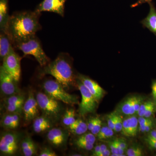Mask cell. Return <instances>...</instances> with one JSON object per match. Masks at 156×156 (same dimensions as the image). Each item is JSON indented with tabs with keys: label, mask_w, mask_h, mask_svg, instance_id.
I'll list each match as a JSON object with an SVG mask.
<instances>
[{
	"label": "cell",
	"mask_w": 156,
	"mask_h": 156,
	"mask_svg": "<svg viewBox=\"0 0 156 156\" xmlns=\"http://www.w3.org/2000/svg\"><path fill=\"white\" fill-rule=\"evenodd\" d=\"M41 13L26 11L14 12L10 17L7 33L13 44L35 35L41 29L39 17Z\"/></svg>",
	"instance_id": "cell-1"
},
{
	"label": "cell",
	"mask_w": 156,
	"mask_h": 156,
	"mask_svg": "<svg viewBox=\"0 0 156 156\" xmlns=\"http://www.w3.org/2000/svg\"><path fill=\"white\" fill-rule=\"evenodd\" d=\"M42 67L41 75L52 76L66 90L77 86V76L74 72L71 57L68 53H59L55 60Z\"/></svg>",
	"instance_id": "cell-2"
},
{
	"label": "cell",
	"mask_w": 156,
	"mask_h": 156,
	"mask_svg": "<svg viewBox=\"0 0 156 156\" xmlns=\"http://www.w3.org/2000/svg\"><path fill=\"white\" fill-rule=\"evenodd\" d=\"M14 45V48L21 50L25 56H33L41 67L50 62V58L46 55L41 42L36 35Z\"/></svg>",
	"instance_id": "cell-3"
},
{
	"label": "cell",
	"mask_w": 156,
	"mask_h": 156,
	"mask_svg": "<svg viewBox=\"0 0 156 156\" xmlns=\"http://www.w3.org/2000/svg\"><path fill=\"white\" fill-rule=\"evenodd\" d=\"M42 87L45 93L56 100L69 105L79 103L76 96L68 93L56 80H46L42 84Z\"/></svg>",
	"instance_id": "cell-4"
},
{
	"label": "cell",
	"mask_w": 156,
	"mask_h": 156,
	"mask_svg": "<svg viewBox=\"0 0 156 156\" xmlns=\"http://www.w3.org/2000/svg\"><path fill=\"white\" fill-rule=\"evenodd\" d=\"M39 108L44 115L50 120L58 119L62 108L59 101L54 99L46 93L39 92L36 96Z\"/></svg>",
	"instance_id": "cell-5"
},
{
	"label": "cell",
	"mask_w": 156,
	"mask_h": 156,
	"mask_svg": "<svg viewBox=\"0 0 156 156\" xmlns=\"http://www.w3.org/2000/svg\"><path fill=\"white\" fill-rule=\"evenodd\" d=\"M76 83L77 87L82 95V101L79 107L80 115L84 116L94 112L97 107V101L88 89L77 78Z\"/></svg>",
	"instance_id": "cell-6"
},
{
	"label": "cell",
	"mask_w": 156,
	"mask_h": 156,
	"mask_svg": "<svg viewBox=\"0 0 156 156\" xmlns=\"http://www.w3.org/2000/svg\"><path fill=\"white\" fill-rule=\"evenodd\" d=\"M21 57L12 49L2 60V66L17 83L20 80L21 75Z\"/></svg>",
	"instance_id": "cell-7"
},
{
	"label": "cell",
	"mask_w": 156,
	"mask_h": 156,
	"mask_svg": "<svg viewBox=\"0 0 156 156\" xmlns=\"http://www.w3.org/2000/svg\"><path fill=\"white\" fill-rule=\"evenodd\" d=\"M19 136L15 132L4 133L0 139V151L6 155H13L18 149Z\"/></svg>",
	"instance_id": "cell-8"
},
{
	"label": "cell",
	"mask_w": 156,
	"mask_h": 156,
	"mask_svg": "<svg viewBox=\"0 0 156 156\" xmlns=\"http://www.w3.org/2000/svg\"><path fill=\"white\" fill-rule=\"evenodd\" d=\"M17 81L6 71L2 66L0 67V87L2 93L7 97L20 93Z\"/></svg>",
	"instance_id": "cell-9"
},
{
	"label": "cell",
	"mask_w": 156,
	"mask_h": 156,
	"mask_svg": "<svg viewBox=\"0 0 156 156\" xmlns=\"http://www.w3.org/2000/svg\"><path fill=\"white\" fill-rule=\"evenodd\" d=\"M39 107L36 98L32 92H29L28 98L24 102L23 108L24 119L26 122L34 120L39 114Z\"/></svg>",
	"instance_id": "cell-10"
},
{
	"label": "cell",
	"mask_w": 156,
	"mask_h": 156,
	"mask_svg": "<svg viewBox=\"0 0 156 156\" xmlns=\"http://www.w3.org/2000/svg\"><path fill=\"white\" fill-rule=\"evenodd\" d=\"M66 0H44L37 6L35 11L41 13L43 11L53 12L63 17L65 4Z\"/></svg>",
	"instance_id": "cell-11"
},
{
	"label": "cell",
	"mask_w": 156,
	"mask_h": 156,
	"mask_svg": "<svg viewBox=\"0 0 156 156\" xmlns=\"http://www.w3.org/2000/svg\"><path fill=\"white\" fill-rule=\"evenodd\" d=\"M77 78L88 89L97 103H98L105 94V91L103 88H101L97 82L87 76L79 74L77 75Z\"/></svg>",
	"instance_id": "cell-12"
},
{
	"label": "cell",
	"mask_w": 156,
	"mask_h": 156,
	"mask_svg": "<svg viewBox=\"0 0 156 156\" xmlns=\"http://www.w3.org/2000/svg\"><path fill=\"white\" fill-rule=\"evenodd\" d=\"M138 119L135 115L129 116L123 120L122 134L127 137H133L136 136L138 131Z\"/></svg>",
	"instance_id": "cell-13"
},
{
	"label": "cell",
	"mask_w": 156,
	"mask_h": 156,
	"mask_svg": "<svg viewBox=\"0 0 156 156\" xmlns=\"http://www.w3.org/2000/svg\"><path fill=\"white\" fill-rule=\"evenodd\" d=\"M47 138L48 141L53 146L61 147L65 144L67 136L60 128H53L48 131Z\"/></svg>",
	"instance_id": "cell-14"
},
{
	"label": "cell",
	"mask_w": 156,
	"mask_h": 156,
	"mask_svg": "<svg viewBox=\"0 0 156 156\" xmlns=\"http://www.w3.org/2000/svg\"><path fill=\"white\" fill-rule=\"evenodd\" d=\"M136 96H131L125 99L118 106L116 112L119 115L129 116L136 115L135 110V103Z\"/></svg>",
	"instance_id": "cell-15"
},
{
	"label": "cell",
	"mask_w": 156,
	"mask_h": 156,
	"mask_svg": "<svg viewBox=\"0 0 156 156\" xmlns=\"http://www.w3.org/2000/svg\"><path fill=\"white\" fill-rule=\"evenodd\" d=\"M149 5V12L147 16L140 21V23L144 28L148 29L156 36V8L152 2Z\"/></svg>",
	"instance_id": "cell-16"
},
{
	"label": "cell",
	"mask_w": 156,
	"mask_h": 156,
	"mask_svg": "<svg viewBox=\"0 0 156 156\" xmlns=\"http://www.w3.org/2000/svg\"><path fill=\"white\" fill-rule=\"evenodd\" d=\"M9 10V0H0V29L6 33L11 17Z\"/></svg>",
	"instance_id": "cell-17"
},
{
	"label": "cell",
	"mask_w": 156,
	"mask_h": 156,
	"mask_svg": "<svg viewBox=\"0 0 156 156\" xmlns=\"http://www.w3.org/2000/svg\"><path fill=\"white\" fill-rule=\"evenodd\" d=\"M11 38L8 34L3 31H1L0 34V57L1 59L3 58L13 49Z\"/></svg>",
	"instance_id": "cell-18"
},
{
	"label": "cell",
	"mask_w": 156,
	"mask_h": 156,
	"mask_svg": "<svg viewBox=\"0 0 156 156\" xmlns=\"http://www.w3.org/2000/svg\"><path fill=\"white\" fill-rule=\"evenodd\" d=\"M20 122V114L10 113L3 116L1 121V125L6 129H14L19 126Z\"/></svg>",
	"instance_id": "cell-19"
},
{
	"label": "cell",
	"mask_w": 156,
	"mask_h": 156,
	"mask_svg": "<svg viewBox=\"0 0 156 156\" xmlns=\"http://www.w3.org/2000/svg\"><path fill=\"white\" fill-rule=\"evenodd\" d=\"M52 124L51 120L45 116L37 117L34 120L33 129L37 133L44 132L51 128Z\"/></svg>",
	"instance_id": "cell-20"
},
{
	"label": "cell",
	"mask_w": 156,
	"mask_h": 156,
	"mask_svg": "<svg viewBox=\"0 0 156 156\" xmlns=\"http://www.w3.org/2000/svg\"><path fill=\"white\" fill-rule=\"evenodd\" d=\"M22 153L25 156L34 155L37 153V146L30 136H26L20 143Z\"/></svg>",
	"instance_id": "cell-21"
},
{
	"label": "cell",
	"mask_w": 156,
	"mask_h": 156,
	"mask_svg": "<svg viewBox=\"0 0 156 156\" xmlns=\"http://www.w3.org/2000/svg\"><path fill=\"white\" fill-rule=\"evenodd\" d=\"M69 131L75 135H81L85 134L88 129L87 123L81 119H77L72 125L68 127Z\"/></svg>",
	"instance_id": "cell-22"
},
{
	"label": "cell",
	"mask_w": 156,
	"mask_h": 156,
	"mask_svg": "<svg viewBox=\"0 0 156 156\" xmlns=\"http://www.w3.org/2000/svg\"><path fill=\"white\" fill-rule=\"evenodd\" d=\"M75 111L72 108H68L62 116V122L65 126H69L75 122Z\"/></svg>",
	"instance_id": "cell-23"
},
{
	"label": "cell",
	"mask_w": 156,
	"mask_h": 156,
	"mask_svg": "<svg viewBox=\"0 0 156 156\" xmlns=\"http://www.w3.org/2000/svg\"><path fill=\"white\" fill-rule=\"evenodd\" d=\"M25 97L23 94H16L7 97L5 99L6 105H15L17 104L24 103Z\"/></svg>",
	"instance_id": "cell-24"
},
{
	"label": "cell",
	"mask_w": 156,
	"mask_h": 156,
	"mask_svg": "<svg viewBox=\"0 0 156 156\" xmlns=\"http://www.w3.org/2000/svg\"><path fill=\"white\" fill-rule=\"evenodd\" d=\"M114 134V130L109 128L108 126H103L97 134L98 139L100 140L109 139L113 136Z\"/></svg>",
	"instance_id": "cell-25"
},
{
	"label": "cell",
	"mask_w": 156,
	"mask_h": 156,
	"mask_svg": "<svg viewBox=\"0 0 156 156\" xmlns=\"http://www.w3.org/2000/svg\"><path fill=\"white\" fill-rule=\"evenodd\" d=\"M95 135L92 133H86L82 135H80V136L75 141H79V142H84L94 144L96 138Z\"/></svg>",
	"instance_id": "cell-26"
},
{
	"label": "cell",
	"mask_w": 156,
	"mask_h": 156,
	"mask_svg": "<svg viewBox=\"0 0 156 156\" xmlns=\"http://www.w3.org/2000/svg\"><path fill=\"white\" fill-rule=\"evenodd\" d=\"M24 103L17 104L15 105H6L7 111L11 113H18L20 114L23 111Z\"/></svg>",
	"instance_id": "cell-27"
},
{
	"label": "cell",
	"mask_w": 156,
	"mask_h": 156,
	"mask_svg": "<svg viewBox=\"0 0 156 156\" xmlns=\"http://www.w3.org/2000/svg\"><path fill=\"white\" fill-rule=\"evenodd\" d=\"M126 154L128 156H142L144 154L142 148L136 145L133 146L128 149Z\"/></svg>",
	"instance_id": "cell-28"
},
{
	"label": "cell",
	"mask_w": 156,
	"mask_h": 156,
	"mask_svg": "<svg viewBox=\"0 0 156 156\" xmlns=\"http://www.w3.org/2000/svg\"><path fill=\"white\" fill-rule=\"evenodd\" d=\"M154 102L153 100H148L144 101L140 105L137 115L139 117H144V115L148 108L150 107Z\"/></svg>",
	"instance_id": "cell-29"
},
{
	"label": "cell",
	"mask_w": 156,
	"mask_h": 156,
	"mask_svg": "<svg viewBox=\"0 0 156 156\" xmlns=\"http://www.w3.org/2000/svg\"><path fill=\"white\" fill-rule=\"evenodd\" d=\"M153 117L147 118L144 117H139L138 118V123H139V130L140 131L144 133V128L148 123L153 119Z\"/></svg>",
	"instance_id": "cell-30"
},
{
	"label": "cell",
	"mask_w": 156,
	"mask_h": 156,
	"mask_svg": "<svg viewBox=\"0 0 156 156\" xmlns=\"http://www.w3.org/2000/svg\"><path fill=\"white\" fill-rule=\"evenodd\" d=\"M123 120L120 115L116 112L115 118V128L114 131L116 132L122 131L123 126Z\"/></svg>",
	"instance_id": "cell-31"
},
{
	"label": "cell",
	"mask_w": 156,
	"mask_h": 156,
	"mask_svg": "<svg viewBox=\"0 0 156 156\" xmlns=\"http://www.w3.org/2000/svg\"><path fill=\"white\" fill-rule=\"evenodd\" d=\"M102 127V122L98 117H95V124L93 126L91 133L95 135H97Z\"/></svg>",
	"instance_id": "cell-32"
},
{
	"label": "cell",
	"mask_w": 156,
	"mask_h": 156,
	"mask_svg": "<svg viewBox=\"0 0 156 156\" xmlns=\"http://www.w3.org/2000/svg\"><path fill=\"white\" fill-rule=\"evenodd\" d=\"M75 144L80 148L85 150H92L94 148V144L89 143L75 141Z\"/></svg>",
	"instance_id": "cell-33"
},
{
	"label": "cell",
	"mask_w": 156,
	"mask_h": 156,
	"mask_svg": "<svg viewBox=\"0 0 156 156\" xmlns=\"http://www.w3.org/2000/svg\"><path fill=\"white\" fill-rule=\"evenodd\" d=\"M115 115L116 112H113L108 115L107 117L108 126L113 130H114Z\"/></svg>",
	"instance_id": "cell-34"
},
{
	"label": "cell",
	"mask_w": 156,
	"mask_h": 156,
	"mask_svg": "<svg viewBox=\"0 0 156 156\" xmlns=\"http://www.w3.org/2000/svg\"><path fill=\"white\" fill-rule=\"evenodd\" d=\"M40 156H56L57 154L55 152L49 147L43 148L40 152Z\"/></svg>",
	"instance_id": "cell-35"
},
{
	"label": "cell",
	"mask_w": 156,
	"mask_h": 156,
	"mask_svg": "<svg viewBox=\"0 0 156 156\" xmlns=\"http://www.w3.org/2000/svg\"><path fill=\"white\" fill-rule=\"evenodd\" d=\"M147 144L151 150H156V139H148L145 138Z\"/></svg>",
	"instance_id": "cell-36"
},
{
	"label": "cell",
	"mask_w": 156,
	"mask_h": 156,
	"mask_svg": "<svg viewBox=\"0 0 156 156\" xmlns=\"http://www.w3.org/2000/svg\"><path fill=\"white\" fill-rule=\"evenodd\" d=\"M152 96L153 100L156 103V80H153L152 82Z\"/></svg>",
	"instance_id": "cell-37"
},
{
	"label": "cell",
	"mask_w": 156,
	"mask_h": 156,
	"mask_svg": "<svg viewBox=\"0 0 156 156\" xmlns=\"http://www.w3.org/2000/svg\"><path fill=\"white\" fill-rule=\"evenodd\" d=\"M152 2V0H138L136 3L131 5V8H135V7L140 5L144 3H147L149 4Z\"/></svg>",
	"instance_id": "cell-38"
},
{
	"label": "cell",
	"mask_w": 156,
	"mask_h": 156,
	"mask_svg": "<svg viewBox=\"0 0 156 156\" xmlns=\"http://www.w3.org/2000/svg\"><path fill=\"white\" fill-rule=\"evenodd\" d=\"M116 139L121 148L123 150L126 151L127 148V144L126 140L122 138H117Z\"/></svg>",
	"instance_id": "cell-39"
},
{
	"label": "cell",
	"mask_w": 156,
	"mask_h": 156,
	"mask_svg": "<svg viewBox=\"0 0 156 156\" xmlns=\"http://www.w3.org/2000/svg\"><path fill=\"white\" fill-rule=\"evenodd\" d=\"M146 138L148 139H156V129H152L149 131Z\"/></svg>",
	"instance_id": "cell-40"
},
{
	"label": "cell",
	"mask_w": 156,
	"mask_h": 156,
	"mask_svg": "<svg viewBox=\"0 0 156 156\" xmlns=\"http://www.w3.org/2000/svg\"><path fill=\"white\" fill-rule=\"evenodd\" d=\"M95 118H92L91 119L89 120V122H88V124H87L88 130L90 131H92L94 124H95Z\"/></svg>",
	"instance_id": "cell-41"
},
{
	"label": "cell",
	"mask_w": 156,
	"mask_h": 156,
	"mask_svg": "<svg viewBox=\"0 0 156 156\" xmlns=\"http://www.w3.org/2000/svg\"><path fill=\"white\" fill-rule=\"evenodd\" d=\"M107 147L104 144H102L100 145V150L99 153L98 154L97 156H100L101 154L102 153L105 151L107 149Z\"/></svg>",
	"instance_id": "cell-42"
},
{
	"label": "cell",
	"mask_w": 156,
	"mask_h": 156,
	"mask_svg": "<svg viewBox=\"0 0 156 156\" xmlns=\"http://www.w3.org/2000/svg\"><path fill=\"white\" fill-rule=\"evenodd\" d=\"M100 150V145L96 146L95 147H94V150L93 151L92 156H97L98 154L99 153Z\"/></svg>",
	"instance_id": "cell-43"
},
{
	"label": "cell",
	"mask_w": 156,
	"mask_h": 156,
	"mask_svg": "<svg viewBox=\"0 0 156 156\" xmlns=\"http://www.w3.org/2000/svg\"><path fill=\"white\" fill-rule=\"evenodd\" d=\"M112 152L111 150L107 149L106 151H105L103 152L102 154H101L100 156H111V155Z\"/></svg>",
	"instance_id": "cell-44"
},
{
	"label": "cell",
	"mask_w": 156,
	"mask_h": 156,
	"mask_svg": "<svg viewBox=\"0 0 156 156\" xmlns=\"http://www.w3.org/2000/svg\"><path fill=\"white\" fill-rule=\"evenodd\" d=\"M72 156H81V155H80V154H74V155H72Z\"/></svg>",
	"instance_id": "cell-45"
}]
</instances>
